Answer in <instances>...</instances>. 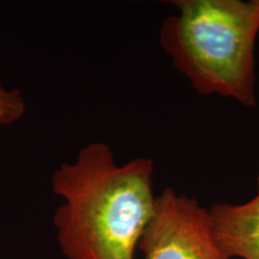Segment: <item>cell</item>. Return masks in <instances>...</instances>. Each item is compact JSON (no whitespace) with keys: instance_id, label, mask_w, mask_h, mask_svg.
Listing matches in <instances>:
<instances>
[{"instance_id":"cell-1","label":"cell","mask_w":259,"mask_h":259,"mask_svg":"<svg viewBox=\"0 0 259 259\" xmlns=\"http://www.w3.org/2000/svg\"><path fill=\"white\" fill-rule=\"evenodd\" d=\"M154 167L149 157L118 164L108 144L94 142L54 170L52 190L64 199L54 225L65 257L134 259L155 209Z\"/></svg>"},{"instance_id":"cell-2","label":"cell","mask_w":259,"mask_h":259,"mask_svg":"<svg viewBox=\"0 0 259 259\" xmlns=\"http://www.w3.org/2000/svg\"><path fill=\"white\" fill-rule=\"evenodd\" d=\"M160 44L171 64L200 95L233 99L254 107V48L259 0H176Z\"/></svg>"},{"instance_id":"cell-3","label":"cell","mask_w":259,"mask_h":259,"mask_svg":"<svg viewBox=\"0 0 259 259\" xmlns=\"http://www.w3.org/2000/svg\"><path fill=\"white\" fill-rule=\"evenodd\" d=\"M145 259H231L216 239L209 209L167 187L138 242Z\"/></svg>"},{"instance_id":"cell-4","label":"cell","mask_w":259,"mask_h":259,"mask_svg":"<svg viewBox=\"0 0 259 259\" xmlns=\"http://www.w3.org/2000/svg\"><path fill=\"white\" fill-rule=\"evenodd\" d=\"M209 213L216 239L227 257L259 259V176L253 198L241 204L218 203Z\"/></svg>"},{"instance_id":"cell-5","label":"cell","mask_w":259,"mask_h":259,"mask_svg":"<svg viewBox=\"0 0 259 259\" xmlns=\"http://www.w3.org/2000/svg\"><path fill=\"white\" fill-rule=\"evenodd\" d=\"M27 112V103L18 89H8L0 78V126L18 122Z\"/></svg>"}]
</instances>
